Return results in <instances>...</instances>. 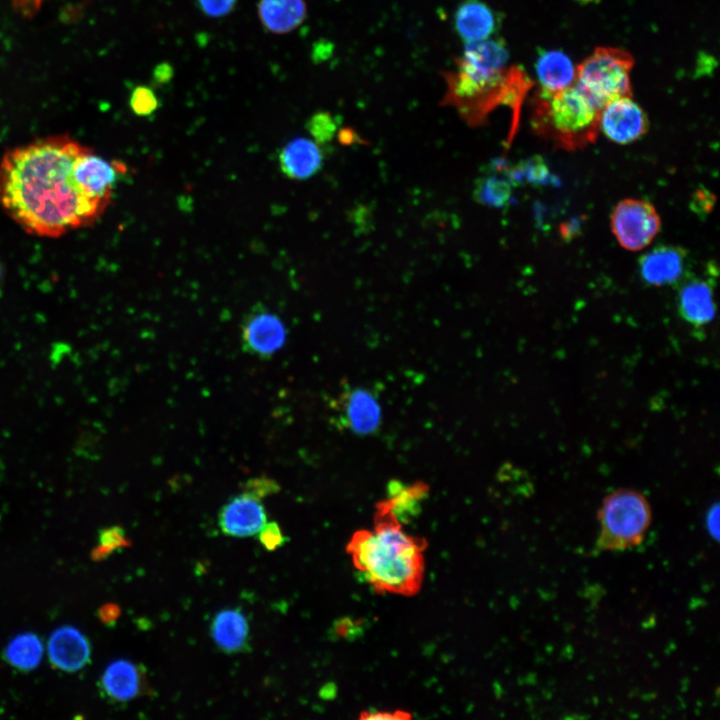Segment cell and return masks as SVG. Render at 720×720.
<instances>
[{"mask_svg":"<svg viewBox=\"0 0 720 720\" xmlns=\"http://www.w3.org/2000/svg\"><path fill=\"white\" fill-rule=\"evenodd\" d=\"M89 147L68 135L9 149L0 161V207L23 230L60 237L96 223L108 202L94 197L78 173Z\"/></svg>","mask_w":720,"mask_h":720,"instance_id":"6da1fadb","label":"cell"},{"mask_svg":"<svg viewBox=\"0 0 720 720\" xmlns=\"http://www.w3.org/2000/svg\"><path fill=\"white\" fill-rule=\"evenodd\" d=\"M425 547L424 539L410 536L392 516L377 510L374 529L355 532L347 552L376 591L410 596L423 582Z\"/></svg>","mask_w":720,"mask_h":720,"instance_id":"7a4b0ae2","label":"cell"},{"mask_svg":"<svg viewBox=\"0 0 720 720\" xmlns=\"http://www.w3.org/2000/svg\"><path fill=\"white\" fill-rule=\"evenodd\" d=\"M600 109L575 83L556 93L540 91L533 126L559 147L575 150L592 143Z\"/></svg>","mask_w":720,"mask_h":720,"instance_id":"3957f363","label":"cell"},{"mask_svg":"<svg viewBox=\"0 0 720 720\" xmlns=\"http://www.w3.org/2000/svg\"><path fill=\"white\" fill-rule=\"evenodd\" d=\"M509 57L502 40L488 38L465 43L453 94L460 113L471 124H480L485 119L484 97L504 79Z\"/></svg>","mask_w":720,"mask_h":720,"instance_id":"277c9868","label":"cell"},{"mask_svg":"<svg viewBox=\"0 0 720 720\" xmlns=\"http://www.w3.org/2000/svg\"><path fill=\"white\" fill-rule=\"evenodd\" d=\"M597 519V547L602 551H622L643 541L652 522V509L641 492L620 488L603 499Z\"/></svg>","mask_w":720,"mask_h":720,"instance_id":"5b68a950","label":"cell"},{"mask_svg":"<svg viewBox=\"0 0 720 720\" xmlns=\"http://www.w3.org/2000/svg\"><path fill=\"white\" fill-rule=\"evenodd\" d=\"M632 56L624 50L599 47L576 66L575 85L601 108L610 100L631 95Z\"/></svg>","mask_w":720,"mask_h":720,"instance_id":"8992f818","label":"cell"},{"mask_svg":"<svg viewBox=\"0 0 720 720\" xmlns=\"http://www.w3.org/2000/svg\"><path fill=\"white\" fill-rule=\"evenodd\" d=\"M610 227L618 244L638 252L648 247L660 231L661 219L648 201L626 198L619 201L610 216Z\"/></svg>","mask_w":720,"mask_h":720,"instance_id":"52a82bcc","label":"cell"},{"mask_svg":"<svg viewBox=\"0 0 720 720\" xmlns=\"http://www.w3.org/2000/svg\"><path fill=\"white\" fill-rule=\"evenodd\" d=\"M649 127L645 111L631 95L617 97L600 110L598 128L611 142L631 144L643 137Z\"/></svg>","mask_w":720,"mask_h":720,"instance_id":"ba28073f","label":"cell"},{"mask_svg":"<svg viewBox=\"0 0 720 720\" xmlns=\"http://www.w3.org/2000/svg\"><path fill=\"white\" fill-rule=\"evenodd\" d=\"M286 327L282 320L262 306H256L241 325L243 349L258 358L268 359L277 353L286 341Z\"/></svg>","mask_w":720,"mask_h":720,"instance_id":"9c48e42d","label":"cell"},{"mask_svg":"<svg viewBox=\"0 0 720 720\" xmlns=\"http://www.w3.org/2000/svg\"><path fill=\"white\" fill-rule=\"evenodd\" d=\"M641 280L649 286L679 284L688 274V252L671 244L657 245L638 260Z\"/></svg>","mask_w":720,"mask_h":720,"instance_id":"30bf717a","label":"cell"},{"mask_svg":"<svg viewBox=\"0 0 720 720\" xmlns=\"http://www.w3.org/2000/svg\"><path fill=\"white\" fill-rule=\"evenodd\" d=\"M713 280L687 274L679 283L678 312L680 317L694 328H702L715 318Z\"/></svg>","mask_w":720,"mask_h":720,"instance_id":"8fae6325","label":"cell"},{"mask_svg":"<svg viewBox=\"0 0 720 720\" xmlns=\"http://www.w3.org/2000/svg\"><path fill=\"white\" fill-rule=\"evenodd\" d=\"M262 499L243 491L222 506L218 522L222 532L233 537H250L258 534L267 522Z\"/></svg>","mask_w":720,"mask_h":720,"instance_id":"7c38bea8","label":"cell"},{"mask_svg":"<svg viewBox=\"0 0 720 720\" xmlns=\"http://www.w3.org/2000/svg\"><path fill=\"white\" fill-rule=\"evenodd\" d=\"M337 402L340 421L352 432L368 435L380 426L381 406L370 391L363 388L344 391Z\"/></svg>","mask_w":720,"mask_h":720,"instance_id":"4fadbf2b","label":"cell"},{"mask_svg":"<svg viewBox=\"0 0 720 720\" xmlns=\"http://www.w3.org/2000/svg\"><path fill=\"white\" fill-rule=\"evenodd\" d=\"M48 656L57 668L68 672L77 671L89 660V642L78 629L62 626L49 638Z\"/></svg>","mask_w":720,"mask_h":720,"instance_id":"5bb4252c","label":"cell"},{"mask_svg":"<svg viewBox=\"0 0 720 720\" xmlns=\"http://www.w3.org/2000/svg\"><path fill=\"white\" fill-rule=\"evenodd\" d=\"M282 173L293 180H306L322 168L323 153L313 139L296 137L282 147L279 153Z\"/></svg>","mask_w":720,"mask_h":720,"instance_id":"9a60e30c","label":"cell"},{"mask_svg":"<svg viewBox=\"0 0 720 720\" xmlns=\"http://www.w3.org/2000/svg\"><path fill=\"white\" fill-rule=\"evenodd\" d=\"M458 36L466 43L491 38L498 19L495 11L482 0H464L454 15Z\"/></svg>","mask_w":720,"mask_h":720,"instance_id":"2e32d148","label":"cell"},{"mask_svg":"<svg viewBox=\"0 0 720 720\" xmlns=\"http://www.w3.org/2000/svg\"><path fill=\"white\" fill-rule=\"evenodd\" d=\"M210 635L215 645L228 654L250 650L249 623L239 609L218 612L210 625Z\"/></svg>","mask_w":720,"mask_h":720,"instance_id":"e0dca14e","label":"cell"},{"mask_svg":"<svg viewBox=\"0 0 720 720\" xmlns=\"http://www.w3.org/2000/svg\"><path fill=\"white\" fill-rule=\"evenodd\" d=\"M101 682L106 695L118 702L130 701L142 694L146 688L144 670L123 659L106 667Z\"/></svg>","mask_w":720,"mask_h":720,"instance_id":"ac0fdd59","label":"cell"},{"mask_svg":"<svg viewBox=\"0 0 720 720\" xmlns=\"http://www.w3.org/2000/svg\"><path fill=\"white\" fill-rule=\"evenodd\" d=\"M258 18L264 29L273 34H287L297 29L307 16L305 0H259Z\"/></svg>","mask_w":720,"mask_h":720,"instance_id":"d6986e66","label":"cell"},{"mask_svg":"<svg viewBox=\"0 0 720 720\" xmlns=\"http://www.w3.org/2000/svg\"><path fill=\"white\" fill-rule=\"evenodd\" d=\"M537 80L541 91L556 93L575 83L576 66L571 58L561 50H543L535 62Z\"/></svg>","mask_w":720,"mask_h":720,"instance_id":"ffe728a7","label":"cell"},{"mask_svg":"<svg viewBox=\"0 0 720 720\" xmlns=\"http://www.w3.org/2000/svg\"><path fill=\"white\" fill-rule=\"evenodd\" d=\"M429 488L423 482L405 484L392 480L388 484V497L377 505V510L389 514L400 524L407 523L420 511Z\"/></svg>","mask_w":720,"mask_h":720,"instance_id":"44dd1931","label":"cell"},{"mask_svg":"<svg viewBox=\"0 0 720 720\" xmlns=\"http://www.w3.org/2000/svg\"><path fill=\"white\" fill-rule=\"evenodd\" d=\"M512 182L507 175L499 176L494 172H487L475 180L473 198L481 205L501 208L510 200Z\"/></svg>","mask_w":720,"mask_h":720,"instance_id":"7402d4cb","label":"cell"},{"mask_svg":"<svg viewBox=\"0 0 720 720\" xmlns=\"http://www.w3.org/2000/svg\"><path fill=\"white\" fill-rule=\"evenodd\" d=\"M42 655L41 640L33 633L17 635L9 642L5 650V657L9 664L25 671L36 668Z\"/></svg>","mask_w":720,"mask_h":720,"instance_id":"603a6c76","label":"cell"},{"mask_svg":"<svg viewBox=\"0 0 720 720\" xmlns=\"http://www.w3.org/2000/svg\"><path fill=\"white\" fill-rule=\"evenodd\" d=\"M129 107L135 115L147 117L159 108V99L150 86L137 85L131 91Z\"/></svg>","mask_w":720,"mask_h":720,"instance_id":"cb8c5ba5","label":"cell"},{"mask_svg":"<svg viewBox=\"0 0 720 720\" xmlns=\"http://www.w3.org/2000/svg\"><path fill=\"white\" fill-rule=\"evenodd\" d=\"M307 130L317 144L324 145L335 136L337 123L329 113L318 112L307 122Z\"/></svg>","mask_w":720,"mask_h":720,"instance_id":"d4e9b609","label":"cell"},{"mask_svg":"<svg viewBox=\"0 0 720 720\" xmlns=\"http://www.w3.org/2000/svg\"><path fill=\"white\" fill-rule=\"evenodd\" d=\"M100 546L94 552V558L100 559L116 549L128 546L129 541L119 526L105 528L100 532Z\"/></svg>","mask_w":720,"mask_h":720,"instance_id":"484cf974","label":"cell"},{"mask_svg":"<svg viewBox=\"0 0 720 720\" xmlns=\"http://www.w3.org/2000/svg\"><path fill=\"white\" fill-rule=\"evenodd\" d=\"M257 535L261 544L268 551L276 550L287 541V538L276 522H266Z\"/></svg>","mask_w":720,"mask_h":720,"instance_id":"4316f807","label":"cell"},{"mask_svg":"<svg viewBox=\"0 0 720 720\" xmlns=\"http://www.w3.org/2000/svg\"><path fill=\"white\" fill-rule=\"evenodd\" d=\"M200 11L208 17L220 18L229 15L237 0H195Z\"/></svg>","mask_w":720,"mask_h":720,"instance_id":"83f0119b","label":"cell"},{"mask_svg":"<svg viewBox=\"0 0 720 720\" xmlns=\"http://www.w3.org/2000/svg\"><path fill=\"white\" fill-rule=\"evenodd\" d=\"M244 490L260 499H263L264 497L278 492L279 485L270 478L257 477L248 480L245 484Z\"/></svg>","mask_w":720,"mask_h":720,"instance_id":"f1b7e54d","label":"cell"},{"mask_svg":"<svg viewBox=\"0 0 720 720\" xmlns=\"http://www.w3.org/2000/svg\"><path fill=\"white\" fill-rule=\"evenodd\" d=\"M412 716L401 710L396 711H364L361 713L360 718L366 720H385V719H410Z\"/></svg>","mask_w":720,"mask_h":720,"instance_id":"f546056e","label":"cell"},{"mask_svg":"<svg viewBox=\"0 0 720 720\" xmlns=\"http://www.w3.org/2000/svg\"><path fill=\"white\" fill-rule=\"evenodd\" d=\"M174 68L168 62L157 64L152 72V79L158 85L168 84L174 77Z\"/></svg>","mask_w":720,"mask_h":720,"instance_id":"4dcf8cb0","label":"cell"},{"mask_svg":"<svg viewBox=\"0 0 720 720\" xmlns=\"http://www.w3.org/2000/svg\"><path fill=\"white\" fill-rule=\"evenodd\" d=\"M42 0H12L13 8L25 18L33 17L39 10Z\"/></svg>","mask_w":720,"mask_h":720,"instance_id":"1f68e13d","label":"cell"},{"mask_svg":"<svg viewBox=\"0 0 720 720\" xmlns=\"http://www.w3.org/2000/svg\"><path fill=\"white\" fill-rule=\"evenodd\" d=\"M719 506L718 504L714 505L710 511L707 514L706 517V523H707V529L709 530L710 534L717 539L719 535Z\"/></svg>","mask_w":720,"mask_h":720,"instance_id":"d6a6232c","label":"cell"},{"mask_svg":"<svg viewBox=\"0 0 720 720\" xmlns=\"http://www.w3.org/2000/svg\"><path fill=\"white\" fill-rule=\"evenodd\" d=\"M118 615H119L118 607H116L112 604L104 606L100 612V617L103 620V622H112L118 617Z\"/></svg>","mask_w":720,"mask_h":720,"instance_id":"836d02e7","label":"cell"},{"mask_svg":"<svg viewBox=\"0 0 720 720\" xmlns=\"http://www.w3.org/2000/svg\"><path fill=\"white\" fill-rule=\"evenodd\" d=\"M0 278H1V270H0Z\"/></svg>","mask_w":720,"mask_h":720,"instance_id":"e575fe53","label":"cell"}]
</instances>
